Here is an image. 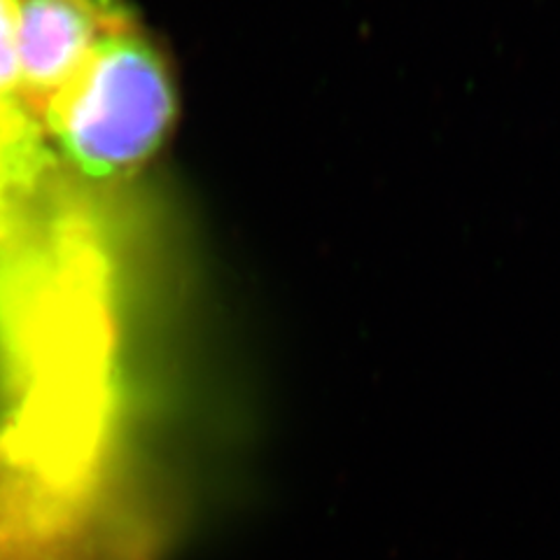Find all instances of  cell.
<instances>
[{"label": "cell", "instance_id": "cell-1", "mask_svg": "<svg viewBox=\"0 0 560 560\" xmlns=\"http://www.w3.org/2000/svg\"><path fill=\"white\" fill-rule=\"evenodd\" d=\"M175 119V90L136 24L113 35L51 101L40 129L86 180L115 183L143 168Z\"/></svg>", "mask_w": 560, "mask_h": 560}, {"label": "cell", "instance_id": "cell-2", "mask_svg": "<svg viewBox=\"0 0 560 560\" xmlns=\"http://www.w3.org/2000/svg\"><path fill=\"white\" fill-rule=\"evenodd\" d=\"M133 24L119 0H20V92L35 127L94 51Z\"/></svg>", "mask_w": 560, "mask_h": 560}]
</instances>
